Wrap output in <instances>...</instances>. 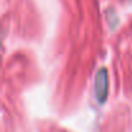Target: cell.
<instances>
[{
  "label": "cell",
  "mask_w": 132,
  "mask_h": 132,
  "mask_svg": "<svg viewBox=\"0 0 132 132\" xmlns=\"http://www.w3.org/2000/svg\"><path fill=\"white\" fill-rule=\"evenodd\" d=\"M93 91H95V97L100 104H104L108 98V92H109V77L106 69L101 68L95 75V84H93Z\"/></svg>",
  "instance_id": "1"
}]
</instances>
